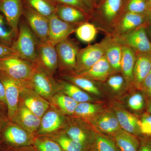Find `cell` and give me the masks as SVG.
<instances>
[{
  "label": "cell",
  "instance_id": "1",
  "mask_svg": "<svg viewBox=\"0 0 151 151\" xmlns=\"http://www.w3.org/2000/svg\"><path fill=\"white\" fill-rule=\"evenodd\" d=\"M97 6L96 13L91 15V23L106 35L110 36L123 13V0H101Z\"/></svg>",
  "mask_w": 151,
  "mask_h": 151
},
{
  "label": "cell",
  "instance_id": "2",
  "mask_svg": "<svg viewBox=\"0 0 151 151\" xmlns=\"http://www.w3.org/2000/svg\"><path fill=\"white\" fill-rule=\"evenodd\" d=\"M19 26L18 35L12 48L17 56L24 60L35 63L37 47L39 40L26 22H21Z\"/></svg>",
  "mask_w": 151,
  "mask_h": 151
},
{
  "label": "cell",
  "instance_id": "3",
  "mask_svg": "<svg viewBox=\"0 0 151 151\" xmlns=\"http://www.w3.org/2000/svg\"><path fill=\"white\" fill-rule=\"evenodd\" d=\"M35 66V63L24 60L17 55L0 58V70L27 85Z\"/></svg>",
  "mask_w": 151,
  "mask_h": 151
},
{
  "label": "cell",
  "instance_id": "4",
  "mask_svg": "<svg viewBox=\"0 0 151 151\" xmlns=\"http://www.w3.org/2000/svg\"><path fill=\"white\" fill-rule=\"evenodd\" d=\"M35 137L31 133L7 118L1 131V143L13 147H27L32 145Z\"/></svg>",
  "mask_w": 151,
  "mask_h": 151
},
{
  "label": "cell",
  "instance_id": "5",
  "mask_svg": "<svg viewBox=\"0 0 151 151\" xmlns=\"http://www.w3.org/2000/svg\"><path fill=\"white\" fill-rule=\"evenodd\" d=\"M27 86L48 101L54 94L59 92V84L53 76L36 64Z\"/></svg>",
  "mask_w": 151,
  "mask_h": 151
},
{
  "label": "cell",
  "instance_id": "6",
  "mask_svg": "<svg viewBox=\"0 0 151 151\" xmlns=\"http://www.w3.org/2000/svg\"><path fill=\"white\" fill-rule=\"evenodd\" d=\"M105 52V45L103 40L99 43L89 45L84 48L79 49L75 69L70 72L78 74L87 70L104 56Z\"/></svg>",
  "mask_w": 151,
  "mask_h": 151
},
{
  "label": "cell",
  "instance_id": "7",
  "mask_svg": "<svg viewBox=\"0 0 151 151\" xmlns=\"http://www.w3.org/2000/svg\"><path fill=\"white\" fill-rule=\"evenodd\" d=\"M115 39L122 45H127L132 48L136 54H151V41L149 39L146 27L144 26L126 35Z\"/></svg>",
  "mask_w": 151,
  "mask_h": 151
},
{
  "label": "cell",
  "instance_id": "8",
  "mask_svg": "<svg viewBox=\"0 0 151 151\" xmlns=\"http://www.w3.org/2000/svg\"><path fill=\"white\" fill-rule=\"evenodd\" d=\"M66 118L50 105L41 118L40 126L35 137H47L62 131L67 123Z\"/></svg>",
  "mask_w": 151,
  "mask_h": 151
},
{
  "label": "cell",
  "instance_id": "9",
  "mask_svg": "<svg viewBox=\"0 0 151 151\" xmlns=\"http://www.w3.org/2000/svg\"><path fill=\"white\" fill-rule=\"evenodd\" d=\"M36 64L53 76L58 67V60L55 47L49 41H39L37 47Z\"/></svg>",
  "mask_w": 151,
  "mask_h": 151
},
{
  "label": "cell",
  "instance_id": "10",
  "mask_svg": "<svg viewBox=\"0 0 151 151\" xmlns=\"http://www.w3.org/2000/svg\"><path fill=\"white\" fill-rule=\"evenodd\" d=\"M76 120L67 121L62 130L66 135L73 140L91 148L94 144L96 132L85 122L75 118Z\"/></svg>",
  "mask_w": 151,
  "mask_h": 151
},
{
  "label": "cell",
  "instance_id": "11",
  "mask_svg": "<svg viewBox=\"0 0 151 151\" xmlns=\"http://www.w3.org/2000/svg\"><path fill=\"white\" fill-rule=\"evenodd\" d=\"M55 47L58 57V67L69 72L73 71L79 49L78 45L68 38L58 43Z\"/></svg>",
  "mask_w": 151,
  "mask_h": 151
},
{
  "label": "cell",
  "instance_id": "12",
  "mask_svg": "<svg viewBox=\"0 0 151 151\" xmlns=\"http://www.w3.org/2000/svg\"><path fill=\"white\" fill-rule=\"evenodd\" d=\"M86 124L95 132L111 137L122 129L112 109H105Z\"/></svg>",
  "mask_w": 151,
  "mask_h": 151
},
{
  "label": "cell",
  "instance_id": "13",
  "mask_svg": "<svg viewBox=\"0 0 151 151\" xmlns=\"http://www.w3.org/2000/svg\"><path fill=\"white\" fill-rule=\"evenodd\" d=\"M19 101L40 118L50 107L49 101L25 84L22 85L21 88Z\"/></svg>",
  "mask_w": 151,
  "mask_h": 151
},
{
  "label": "cell",
  "instance_id": "14",
  "mask_svg": "<svg viewBox=\"0 0 151 151\" xmlns=\"http://www.w3.org/2000/svg\"><path fill=\"white\" fill-rule=\"evenodd\" d=\"M0 81L4 87L5 98L7 106V118L11 120L17 108L20 91L23 83L11 78L0 70ZM26 85V84H25Z\"/></svg>",
  "mask_w": 151,
  "mask_h": 151
},
{
  "label": "cell",
  "instance_id": "15",
  "mask_svg": "<svg viewBox=\"0 0 151 151\" xmlns=\"http://www.w3.org/2000/svg\"><path fill=\"white\" fill-rule=\"evenodd\" d=\"M23 15L38 40L42 42L48 41V18L38 13L29 6L24 8Z\"/></svg>",
  "mask_w": 151,
  "mask_h": 151
},
{
  "label": "cell",
  "instance_id": "16",
  "mask_svg": "<svg viewBox=\"0 0 151 151\" xmlns=\"http://www.w3.org/2000/svg\"><path fill=\"white\" fill-rule=\"evenodd\" d=\"M145 15L131 12L123 13L116 23L111 36L117 38L144 25Z\"/></svg>",
  "mask_w": 151,
  "mask_h": 151
},
{
  "label": "cell",
  "instance_id": "17",
  "mask_svg": "<svg viewBox=\"0 0 151 151\" xmlns=\"http://www.w3.org/2000/svg\"><path fill=\"white\" fill-rule=\"evenodd\" d=\"M48 19V41L55 46L68 38L71 34L75 32L76 28L79 26L63 21L55 14L49 17Z\"/></svg>",
  "mask_w": 151,
  "mask_h": 151
},
{
  "label": "cell",
  "instance_id": "18",
  "mask_svg": "<svg viewBox=\"0 0 151 151\" xmlns=\"http://www.w3.org/2000/svg\"><path fill=\"white\" fill-rule=\"evenodd\" d=\"M111 109L115 113L122 129L139 137L142 136L139 116L127 111L119 104H113Z\"/></svg>",
  "mask_w": 151,
  "mask_h": 151
},
{
  "label": "cell",
  "instance_id": "19",
  "mask_svg": "<svg viewBox=\"0 0 151 151\" xmlns=\"http://www.w3.org/2000/svg\"><path fill=\"white\" fill-rule=\"evenodd\" d=\"M10 121L35 136L40 126L41 118L19 101L16 113Z\"/></svg>",
  "mask_w": 151,
  "mask_h": 151
},
{
  "label": "cell",
  "instance_id": "20",
  "mask_svg": "<svg viewBox=\"0 0 151 151\" xmlns=\"http://www.w3.org/2000/svg\"><path fill=\"white\" fill-rule=\"evenodd\" d=\"M23 8L22 0H0V12L6 18L17 37Z\"/></svg>",
  "mask_w": 151,
  "mask_h": 151
},
{
  "label": "cell",
  "instance_id": "21",
  "mask_svg": "<svg viewBox=\"0 0 151 151\" xmlns=\"http://www.w3.org/2000/svg\"><path fill=\"white\" fill-rule=\"evenodd\" d=\"M105 42V56L112 70V74L120 73L122 55V44L111 36L106 35Z\"/></svg>",
  "mask_w": 151,
  "mask_h": 151
},
{
  "label": "cell",
  "instance_id": "22",
  "mask_svg": "<svg viewBox=\"0 0 151 151\" xmlns=\"http://www.w3.org/2000/svg\"><path fill=\"white\" fill-rule=\"evenodd\" d=\"M136 59L135 52L129 47L123 45L120 73L126 81L127 91H132L135 89L133 84V78Z\"/></svg>",
  "mask_w": 151,
  "mask_h": 151
},
{
  "label": "cell",
  "instance_id": "23",
  "mask_svg": "<svg viewBox=\"0 0 151 151\" xmlns=\"http://www.w3.org/2000/svg\"><path fill=\"white\" fill-rule=\"evenodd\" d=\"M74 74L95 82L103 83L112 74V71L111 66L104 55L89 69Z\"/></svg>",
  "mask_w": 151,
  "mask_h": 151
},
{
  "label": "cell",
  "instance_id": "24",
  "mask_svg": "<svg viewBox=\"0 0 151 151\" xmlns=\"http://www.w3.org/2000/svg\"><path fill=\"white\" fill-rule=\"evenodd\" d=\"M55 14L63 21L77 25L89 22L91 19L90 16L80 10L62 4H56Z\"/></svg>",
  "mask_w": 151,
  "mask_h": 151
},
{
  "label": "cell",
  "instance_id": "25",
  "mask_svg": "<svg viewBox=\"0 0 151 151\" xmlns=\"http://www.w3.org/2000/svg\"><path fill=\"white\" fill-rule=\"evenodd\" d=\"M151 72V54H136L133 78V84L135 89L140 90L143 81Z\"/></svg>",
  "mask_w": 151,
  "mask_h": 151
},
{
  "label": "cell",
  "instance_id": "26",
  "mask_svg": "<svg viewBox=\"0 0 151 151\" xmlns=\"http://www.w3.org/2000/svg\"><path fill=\"white\" fill-rule=\"evenodd\" d=\"M59 92L65 94L77 102H95V99L92 95L84 92L80 88L70 82L63 80H57Z\"/></svg>",
  "mask_w": 151,
  "mask_h": 151
},
{
  "label": "cell",
  "instance_id": "27",
  "mask_svg": "<svg viewBox=\"0 0 151 151\" xmlns=\"http://www.w3.org/2000/svg\"><path fill=\"white\" fill-rule=\"evenodd\" d=\"M105 109L106 108L104 105L97 102L78 103L73 116L76 119L87 123Z\"/></svg>",
  "mask_w": 151,
  "mask_h": 151
},
{
  "label": "cell",
  "instance_id": "28",
  "mask_svg": "<svg viewBox=\"0 0 151 151\" xmlns=\"http://www.w3.org/2000/svg\"><path fill=\"white\" fill-rule=\"evenodd\" d=\"M61 77L64 80L70 82L80 88L84 92L97 97L103 96L101 90L97 86V82L70 73H63Z\"/></svg>",
  "mask_w": 151,
  "mask_h": 151
},
{
  "label": "cell",
  "instance_id": "29",
  "mask_svg": "<svg viewBox=\"0 0 151 151\" xmlns=\"http://www.w3.org/2000/svg\"><path fill=\"white\" fill-rule=\"evenodd\" d=\"M49 102L52 107L65 116H73L78 104L71 97L60 92L54 94Z\"/></svg>",
  "mask_w": 151,
  "mask_h": 151
},
{
  "label": "cell",
  "instance_id": "30",
  "mask_svg": "<svg viewBox=\"0 0 151 151\" xmlns=\"http://www.w3.org/2000/svg\"><path fill=\"white\" fill-rule=\"evenodd\" d=\"M121 151H139L140 141L139 137L120 129L111 136Z\"/></svg>",
  "mask_w": 151,
  "mask_h": 151
},
{
  "label": "cell",
  "instance_id": "31",
  "mask_svg": "<svg viewBox=\"0 0 151 151\" xmlns=\"http://www.w3.org/2000/svg\"><path fill=\"white\" fill-rule=\"evenodd\" d=\"M125 104L132 113L139 117L145 111L146 99L140 90H133L125 98Z\"/></svg>",
  "mask_w": 151,
  "mask_h": 151
},
{
  "label": "cell",
  "instance_id": "32",
  "mask_svg": "<svg viewBox=\"0 0 151 151\" xmlns=\"http://www.w3.org/2000/svg\"><path fill=\"white\" fill-rule=\"evenodd\" d=\"M47 137L56 142L64 151H88L92 148L73 140L63 131Z\"/></svg>",
  "mask_w": 151,
  "mask_h": 151
},
{
  "label": "cell",
  "instance_id": "33",
  "mask_svg": "<svg viewBox=\"0 0 151 151\" xmlns=\"http://www.w3.org/2000/svg\"><path fill=\"white\" fill-rule=\"evenodd\" d=\"M26 1L29 6L46 17L55 14L56 5L51 0H26Z\"/></svg>",
  "mask_w": 151,
  "mask_h": 151
},
{
  "label": "cell",
  "instance_id": "34",
  "mask_svg": "<svg viewBox=\"0 0 151 151\" xmlns=\"http://www.w3.org/2000/svg\"><path fill=\"white\" fill-rule=\"evenodd\" d=\"M103 83L106 89L113 94L119 95L127 91L126 81L121 73L111 74Z\"/></svg>",
  "mask_w": 151,
  "mask_h": 151
},
{
  "label": "cell",
  "instance_id": "35",
  "mask_svg": "<svg viewBox=\"0 0 151 151\" xmlns=\"http://www.w3.org/2000/svg\"><path fill=\"white\" fill-rule=\"evenodd\" d=\"M97 31L98 29L93 24L87 22L78 26L75 32L79 40L86 43H90L96 38Z\"/></svg>",
  "mask_w": 151,
  "mask_h": 151
},
{
  "label": "cell",
  "instance_id": "36",
  "mask_svg": "<svg viewBox=\"0 0 151 151\" xmlns=\"http://www.w3.org/2000/svg\"><path fill=\"white\" fill-rule=\"evenodd\" d=\"M17 37L6 18L0 12V43L12 47Z\"/></svg>",
  "mask_w": 151,
  "mask_h": 151
},
{
  "label": "cell",
  "instance_id": "37",
  "mask_svg": "<svg viewBox=\"0 0 151 151\" xmlns=\"http://www.w3.org/2000/svg\"><path fill=\"white\" fill-rule=\"evenodd\" d=\"M92 147L95 151H121L111 136L97 132Z\"/></svg>",
  "mask_w": 151,
  "mask_h": 151
},
{
  "label": "cell",
  "instance_id": "38",
  "mask_svg": "<svg viewBox=\"0 0 151 151\" xmlns=\"http://www.w3.org/2000/svg\"><path fill=\"white\" fill-rule=\"evenodd\" d=\"M32 145L36 151H64L58 143L47 137H35Z\"/></svg>",
  "mask_w": 151,
  "mask_h": 151
},
{
  "label": "cell",
  "instance_id": "39",
  "mask_svg": "<svg viewBox=\"0 0 151 151\" xmlns=\"http://www.w3.org/2000/svg\"><path fill=\"white\" fill-rule=\"evenodd\" d=\"M149 10L147 0H128L123 13L131 12L145 15Z\"/></svg>",
  "mask_w": 151,
  "mask_h": 151
},
{
  "label": "cell",
  "instance_id": "40",
  "mask_svg": "<svg viewBox=\"0 0 151 151\" xmlns=\"http://www.w3.org/2000/svg\"><path fill=\"white\" fill-rule=\"evenodd\" d=\"M139 119L142 136L151 137V114L145 111L139 116Z\"/></svg>",
  "mask_w": 151,
  "mask_h": 151
},
{
  "label": "cell",
  "instance_id": "41",
  "mask_svg": "<svg viewBox=\"0 0 151 151\" xmlns=\"http://www.w3.org/2000/svg\"><path fill=\"white\" fill-rule=\"evenodd\" d=\"M54 3L66 5L80 10L91 17L92 11L88 8L81 0H51Z\"/></svg>",
  "mask_w": 151,
  "mask_h": 151
},
{
  "label": "cell",
  "instance_id": "42",
  "mask_svg": "<svg viewBox=\"0 0 151 151\" xmlns=\"http://www.w3.org/2000/svg\"><path fill=\"white\" fill-rule=\"evenodd\" d=\"M140 90L146 100H151V72L144 80Z\"/></svg>",
  "mask_w": 151,
  "mask_h": 151
},
{
  "label": "cell",
  "instance_id": "43",
  "mask_svg": "<svg viewBox=\"0 0 151 151\" xmlns=\"http://www.w3.org/2000/svg\"><path fill=\"white\" fill-rule=\"evenodd\" d=\"M140 146L139 151H151V137L142 136L139 137Z\"/></svg>",
  "mask_w": 151,
  "mask_h": 151
},
{
  "label": "cell",
  "instance_id": "44",
  "mask_svg": "<svg viewBox=\"0 0 151 151\" xmlns=\"http://www.w3.org/2000/svg\"><path fill=\"white\" fill-rule=\"evenodd\" d=\"M0 111L7 116V106L6 102L4 87L0 81Z\"/></svg>",
  "mask_w": 151,
  "mask_h": 151
},
{
  "label": "cell",
  "instance_id": "45",
  "mask_svg": "<svg viewBox=\"0 0 151 151\" xmlns=\"http://www.w3.org/2000/svg\"><path fill=\"white\" fill-rule=\"evenodd\" d=\"M17 55L13 49L0 43V58Z\"/></svg>",
  "mask_w": 151,
  "mask_h": 151
},
{
  "label": "cell",
  "instance_id": "46",
  "mask_svg": "<svg viewBox=\"0 0 151 151\" xmlns=\"http://www.w3.org/2000/svg\"><path fill=\"white\" fill-rule=\"evenodd\" d=\"M29 146L28 147L27 150H26V147H24V149H23V147H9V146L5 145H1V151H29ZM33 150H32L33 151Z\"/></svg>",
  "mask_w": 151,
  "mask_h": 151
},
{
  "label": "cell",
  "instance_id": "47",
  "mask_svg": "<svg viewBox=\"0 0 151 151\" xmlns=\"http://www.w3.org/2000/svg\"><path fill=\"white\" fill-rule=\"evenodd\" d=\"M7 119V115L0 111V151H1V131L3 125Z\"/></svg>",
  "mask_w": 151,
  "mask_h": 151
},
{
  "label": "cell",
  "instance_id": "48",
  "mask_svg": "<svg viewBox=\"0 0 151 151\" xmlns=\"http://www.w3.org/2000/svg\"><path fill=\"white\" fill-rule=\"evenodd\" d=\"M145 20L144 26L146 27L151 25V9L147 12V13L145 14Z\"/></svg>",
  "mask_w": 151,
  "mask_h": 151
},
{
  "label": "cell",
  "instance_id": "49",
  "mask_svg": "<svg viewBox=\"0 0 151 151\" xmlns=\"http://www.w3.org/2000/svg\"><path fill=\"white\" fill-rule=\"evenodd\" d=\"M85 5L88 8L91 10L93 12L94 8L95 7V5L94 4V0H81Z\"/></svg>",
  "mask_w": 151,
  "mask_h": 151
},
{
  "label": "cell",
  "instance_id": "50",
  "mask_svg": "<svg viewBox=\"0 0 151 151\" xmlns=\"http://www.w3.org/2000/svg\"><path fill=\"white\" fill-rule=\"evenodd\" d=\"M151 114V100H146L145 111Z\"/></svg>",
  "mask_w": 151,
  "mask_h": 151
},
{
  "label": "cell",
  "instance_id": "51",
  "mask_svg": "<svg viewBox=\"0 0 151 151\" xmlns=\"http://www.w3.org/2000/svg\"><path fill=\"white\" fill-rule=\"evenodd\" d=\"M146 29L148 34L150 37L151 38V25L146 27Z\"/></svg>",
  "mask_w": 151,
  "mask_h": 151
},
{
  "label": "cell",
  "instance_id": "52",
  "mask_svg": "<svg viewBox=\"0 0 151 151\" xmlns=\"http://www.w3.org/2000/svg\"><path fill=\"white\" fill-rule=\"evenodd\" d=\"M101 1V0H94V4H95V6H97V5L99 4V3L100 2V1Z\"/></svg>",
  "mask_w": 151,
  "mask_h": 151
},
{
  "label": "cell",
  "instance_id": "53",
  "mask_svg": "<svg viewBox=\"0 0 151 151\" xmlns=\"http://www.w3.org/2000/svg\"><path fill=\"white\" fill-rule=\"evenodd\" d=\"M147 1L148 4V5L149 7H150V9H151V0H147Z\"/></svg>",
  "mask_w": 151,
  "mask_h": 151
},
{
  "label": "cell",
  "instance_id": "54",
  "mask_svg": "<svg viewBox=\"0 0 151 151\" xmlns=\"http://www.w3.org/2000/svg\"><path fill=\"white\" fill-rule=\"evenodd\" d=\"M88 151H94V149L93 148V147H92V148H91L90 149V150H89Z\"/></svg>",
  "mask_w": 151,
  "mask_h": 151
}]
</instances>
